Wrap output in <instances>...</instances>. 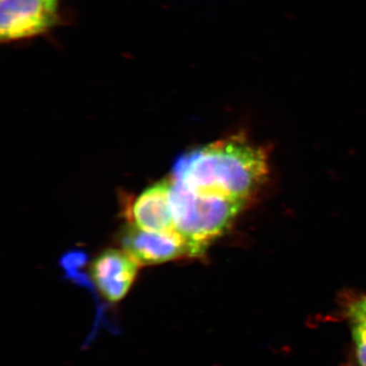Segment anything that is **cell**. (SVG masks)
I'll use <instances>...</instances> for the list:
<instances>
[{
	"mask_svg": "<svg viewBox=\"0 0 366 366\" xmlns=\"http://www.w3.org/2000/svg\"><path fill=\"white\" fill-rule=\"evenodd\" d=\"M139 267L125 250L106 249L91 264L92 281L106 301L117 303L129 295Z\"/></svg>",
	"mask_w": 366,
	"mask_h": 366,
	"instance_id": "5b68a950",
	"label": "cell"
},
{
	"mask_svg": "<svg viewBox=\"0 0 366 366\" xmlns=\"http://www.w3.org/2000/svg\"><path fill=\"white\" fill-rule=\"evenodd\" d=\"M171 194L172 178L160 180L144 190L132 204L129 224L150 232L174 230Z\"/></svg>",
	"mask_w": 366,
	"mask_h": 366,
	"instance_id": "8992f818",
	"label": "cell"
},
{
	"mask_svg": "<svg viewBox=\"0 0 366 366\" xmlns=\"http://www.w3.org/2000/svg\"><path fill=\"white\" fill-rule=\"evenodd\" d=\"M267 154L244 137H230L194 151L173 178L192 189L249 204L268 178Z\"/></svg>",
	"mask_w": 366,
	"mask_h": 366,
	"instance_id": "6da1fadb",
	"label": "cell"
},
{
	"mask_svg": "<svg viewBox=\"0 0 366 366\" xmlns=\"http://www.w3.org/2000/svg\"><path fill=\"white\" fill-rule=\"evenodd\" d=\"M122 247L139 266L162 264L182 257H199L204 254L177 229L150 232L132 224L122 236Z\"/></svg>",
	"mask_w": 366,
	"mask_h": 366,
	"instance_id": "277c9868",
	"label": "cell"
},
{
	"mask_svg": "<svg viewBox=\"0 0 366 366\" xmlns=\"http://www.w3.org/2000/svg\"><path fill=\"white\" fill-rule=\"evenodd\" d=\"M343 317L350 334L349 365L366 366V295L347 300Z\"/></svg>",
	"mask_w": 366,
	"mask_h": 366,
	"instance_id": "52a82bcc",
	"label": "cell"
},
{
	"mask_svg": "<svg viewBox=\"0 0 366 366\" xmlns=\"http://www.w3.org/2000/svg\"><path fill=\"white\" fill-rule=\"evenodd\" d=\"M172 178L175 229L206 252L230 228L247 204L214 192L192 189Z\"/></svg>",
	"mask_w": 366,
	"mask_h": 366,
	"instance_id": "7a4b0ae2",
	"label": "cell"
},
{
	"mask_svg": "<svg viewBox=\"0 0 366 366\" xmlns=\"http://www.w3.org/2000/svg\"><path fill=\"white\" fill-rule=\"evenodd\" d=\"M59 0H1L0 38L13 42L42 35L59 23Z\"/></svg>",
	"mask_w": 366,
	"mask_h": 366,
	"instance_id": "3957f363",
	"label": "cell"
}]
</instances>
